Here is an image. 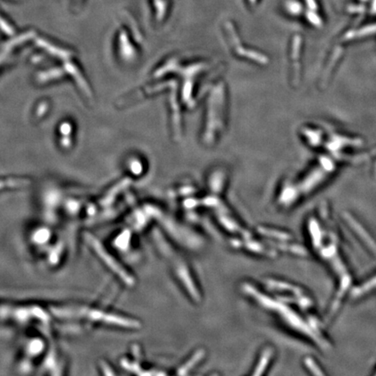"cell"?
<instances>
[{"label":"cell","instance_id":"2","mask_svg":"<svg viewBox=\"0 0 376 376\" xmlns=\"http://www.w3.org/2000/svg\"><path fill=\"white\" fill-rule=\"evenodd\" d=\"M345 219L348 225H349L350 227H351L352 231L354 233H356L359 239L362 240V242L364 243L365 246L367 249H369L370 253L372 255H376L375 242L373 241V239L371 238L369 234L364 229V227L359 224V222L355 219H354V218H352L351 216H346Z\"/></svg>","mask_w":376,"mask_h":376},{"label":"cell","instance_id":"8","mask_svg":"<svg viewBox=\"0 0 376 376\" xmlns=\"http://www.w3.org/2000/svg\"><path fill=\"white\" fill-rule=\"evenodd\" d=\"M373 374H374V375H376V369L375 371H374V373H373Z\"/></svg>","mask_w":376,"mask_h":376},{"label":"cell","instance_id":"3","mask_svg":"<svg viewBox=\"0 0 376 376\" xmlns=\"http://www.w3.org/2000/svg\"><path fill=\"white\" fill-rule=\"evenodd\" d=\"M32 236H33L32 238L34 239V241H36L37 243H40L41 244V243L45 242V241L49 238V236H50V233H49V232H48L47 229L40 228V229H37V230L33 233Z\"/></svg>","mask_w":376,"mask_h":376},{"label":"cell","instance_id":"7","mask_svg":"<svg viewBox=\"0 0 376 376\" xmlns=\"http://www.w3.org/2000/svg\"><path fill=\"white\" fill-rule=\"evenodd\" d=\"M373 9L376 10V0H373Z\"/></svg>","mask_w":376,"mask_h":376},{"label":"cell","instance_id":"1","mask_svg":"<svg viewBox=\"0 0 376 376\" xmlns=\"http://www.w3.org/2000/svg\"><path fill=\"white\" fill-rule=\"evenodd\" d=\"M87 242L89 243V245L94 249V252L96 253V255L101 259V261L104 263H106V266L111 270L113 271L118 276L120 277L121 280H124V282L132 284L130 275L124 272V268H121L118 262L113 259V257L109 255L106 249H104L101 244L99 241H97V239L93 235L87 234Z\"/></svg>","mask_w":376,"mask_h":376},{"label":"cell","instance_id":"9","mask_svg":"<svg viewBox=\"0 0 376 376\" xmlns=\"http://www.w3.org/2000/svg\"><path fill=\"white\" fill-rule=\"evenodd\" d=\"M361 1H363V2H365V1H367V0H361Z\"/></svg>","mask_w":376,"mask_h":376},{"label":"cell","instance_id":"6","mask_svg":"<svg viewBox=\"0 0 376 376\" xmlns=\"http://www.w3.org/2000/svg\"><path fill=\"white\" fill-rule=\"evenodd\" d=\"M307 2H308V6H309L310 8H314V9L316 8V5H315L314 0H307Z\"/></svg>","mask_w":376,"mask_h":376},{"label":"cell","instance_id":"4","mask_svg":"<svg viewBox=\"0 0 376 376\" xmlns=\"http://www.w3.org/2000/svg\"><path fill=\"white\" fill-rule=\"evenodd\" d=\"M42 348H43V344L41 343V341L33 340V341H31V342L29 343V346H27V353L31 355H36L42 350Z\"/></svg>","mask_w":376,"mask_h":376},{"label":"cell","instance_id":"5","mask_svg":"<svg viewBox=\"0 0 376 376\" xmlns=\"http://www.w3.org/2000/svg\"><path fill=\"white\" fill-rule=\"evenodd\" d=\"M349 10L350 11H354V12H359V11H363L364 10V7H361V6H354V7H351L350 8H349Z\"/></svg>","mask_w":376,"mask_h":376}]
</instances>
